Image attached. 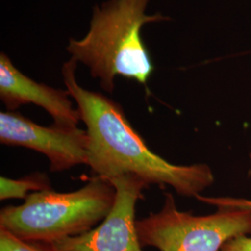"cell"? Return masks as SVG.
Instances as JSON below:
<instances>
[{
    "instance_id": "30bf717a",
    "label": "cell",
    "mask_w": 251,
    "mask_h": 251,
    "mask_svg": "<svg viewBox=\"0 0 251 251\" xmlns=\"http://www.w3.org/2000/svg\"><path fill=\"white\" fill-rule=\"evenodd\" d=\"M198 200L209 204L212 206H238V207H246L251 209V200L245 198H205L202 196L197 197Z\"/></svg>"
},
{
    "instance_id": "277c9868",
    "label": "cell",
    "mask_w": 251,
    "mask_h": 251,
    "mask_svg": "<svg viewBox=\"0 0 251 251\" xmlns=\"http://www.w3.org/2000/svg\"><path fill=\"white\" fill-rule=\"evenodd\" d=\"M141 246L159 251H220L225 243L251 235V209L218 206L215 213L195 216L179 211L171 193L157 213L136 221Z\"/></svg>"
},
{
    "instance_id": "ba28073f",
    "label": "cell",
    "mask_w": 251,
    "mask_h": 251,
    "mask_svg": "<svg viewBox=\"0 0 251 251\" xmlns=\"http://www.w3.org/2000/svg\"><path fill=\"white\" fill-rule=\"evenodd\" d=\"M51 184L49 177L40 172H35L22 179H9L7 177L0 178V200L13 198L26 199L31 192H40L51 190Z\"/></svg>"
},
{
    "instance_id": "52a82bcc",
    "label": "cell",
    "mask_w": 251,
    "mask_h": 251,
    "mask_svg": "<svg viewBox=\"0 0 251 251\" xmlns=\"http://www.w3.org/2000/svg\"><path fill=\"white\" fill-rule=\"evenodd\" d=\"M70 97L67 90L54 89L31 79L14 66L6 54H0V98L9 111L32 103L50 114L54 124L74 127L77 126L81 117Z\"/></svg>"
},
{
    "instance_id": "5b68a950",
    "label": "cell",
    "mask_w": 251,
    "mask_h": 251,
    "mask_svg": "<svg viewBox=\"0 0 251 251\" xmlns=\"http://www.w3.org/2000/svg\"><path fill=\"white\" fill-rule=\"evenodd\" d=\"M0 143L44 154L51 172L68 171L89 161L87 130L78 126L38 125L14 111L0 113Z\"/></svg>"
},
{
    "instance_id": "6da1fadb",
    "label": "cell",
    "mask_w": 251,
    "mask_h": 251,
    "mask_svg": "<svg viewBox=\"0 0 251 251\" xmlns=\"http://www.w3.org/2000/svg\"><path fill=\"white\" fill-rule=\"evenodd\" d=\"M77 63L71 57L63 64V81L87 126L88 166L94 176L111 180L132 175L148 186H171L179 196L195 198L214 182L207 165H174L152 152L119 103L77 83Z\"/></svg>"
},
{
    "instance_id": "7a4b0ae2",
    "label": "cell",
    "mask_w": 251,
    "mask_h": 251,
    "mask_svg": "<svg viewBox=\"0 0 251 251\" xmlns=\"http://www.w3.org/2000/svg\"><path fill=\"white\" fill-rule=\"evenodd\" d=\"M149 0H109L95 6L88 34L70 39L68 52L90 68L91 76L112 93L115 79L122 76L147 86L154 66L142 37V28L167 20L156 13L148 15Z\"/></svg>"
},
{
    "instance_id": "3957f363",
    "label": "cell",
    "mask_w": 251,
    "mask_h": 251,
    "mask_svg": "<svg viewBox=\"0 0 251 251\" xmlns=\"http://www.w3.org/2000/svg\"><path fill=\"white\" fill-rule=\"evenodd\" d=\"M116 194L110 180L96 176L74 192H34L24 204L1 209L0 230L28 242L51 244L77 236L105 219Z\"/></svg>"
},
{
    "instance_id": "8fae6325",
    "label": "cell",
    "mask_w": 251,
    "mask_h": 251,
    "mask_svg": "<svg viewBox=\"0 0 251 251\" xmlns=\"http://www.w3.org/2000/svg\"><path fill=\"white\" fill-rule=\"evenodd\" d=\"M220 251H251V235L233 237L225 243Z\"/></svg>"
},
{
    "instance_id": "9c48e42d",
    "label": "cell",
    "mask_w": 251,
    "mask_h": 251,
    "mask_svg": "<svg viewBox=\"0 0 251 251\" xmlns=\"http://www.w3.org/2000/svg\"><path fill=\"white\" fill-rule=\"evenodd\" d=\"M0 251H56L50 243L28 242L0 230Z\"/></svg>"
},
{
    "instance_id": "8992f818",
    "label": "cell",
    "mask_w": 251,
    "mask_h": 251,
    "mask_svg": "<svg viewBox=\"0 0 251 251\" xmlns=\"http://www.w3.org/2000/svg\"><path fill=\"white\" fill-rule=\"evenodd\" d=\"M117 194L105 219L89 232L51 243L56 251H143L136 229V205L149 187L144 180L125 175L110 180Z\"/></svg>"
}]
</instances>
